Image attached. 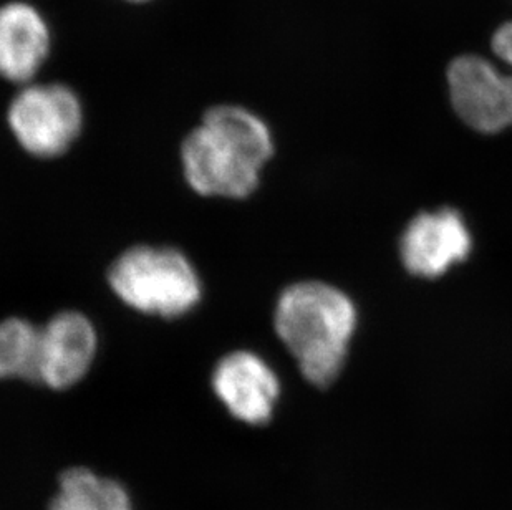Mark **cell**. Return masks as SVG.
<instances>
[{
	"mask_svg": "<svg viewBox=\"0 0 512 510\" xmlns=\"http://www.w3.org/2000/svg\"><path fill=\"white\" fill-rule=\"evenodd\" d=\"M274 154L271 128L244 106L209 108L179 148L184 181L201 198L246 199Z\"/></svg>",
	"mask_w": 512,
	"mask_h": 510,
	"instance_id": "obj_1",
	"label": "cell"
},
{
	"mask_svg": "<svg viewBox=\"0 0 512 510\" xmlns=\"http://www.w3.org/2000/svg\"><path fill=\"white\" fill-rule=\"evenodd\" d=\"M357 312L347 295L324 282H297L277 299L274 328L305 380L327 386L342 370Z\"/></svg>",
	"mask_w": 512,
	"mask_h": 510,
	"instance_id": "obj_2",
	"label": "cell"
},
{
	"mask_svg": "<svg viewBox=\"0 0 512 510\" xmlns=\"http://www.w3.org/2000/svg\"><path fill=\"white\" fill-rule=\"evenodd\" d=\"M107 280L125 307L163 320L186 317L204 297L198 267L183 251L171 246L128 247L108 267Z\"/></svg>",
	"mask_w": 512,
	"mask_h": 510,
	"instance_id": "obj_3",
	"label": "cell"
},
{
	"mask_svg": "<svg viewBox=\"0 0 512 510\" xmlns=\"http://www.w3.org/2000/svg\"><path fill=\"white\" fill-rule=\"evenodd\" d=\"M489 49L501 65L481 53L451 58L446 82L456 115L481 133H498L512 125V20H504L489 37Z\"/></svg>",
	"mask_w": 512,
	"mask_h": 510,
	"instance_id": "obj_4",
	"label": "cell"
},
{
	"mask_svg": "<svg viewBox=\"0 0 512 510\" xmlns=\"http://www.w3.org/2000/svg\"><path fill=\"white\" fill-rule=\"evenodd\" d=\"M83 125L82 100L65 83H27L7 108V126L15 143L37 159L68 153L82 135Z\"/></svg>",
	"mask_w": 512,
	"mask_h": 510,
	"instance_id": "obj_5",
	"label": "cell"
},
{
	"mask_svg": "<svg viewBox=\"0 0 512 510\" xmlns=\"http://www.w3.org/2000/svg\"><path fill=\"white\" fill-rule=\"evenodd\" d=\"M100 337L92 318L78 310H62L40 325L37 385L70 390L92 370Z\"/></svg>",
	"mask_w": 512,
	"mask_h": 510,
	"instance_id": "obj_6",
	"label": "cell"
},
{
	"mask_svg": "<svg viewBox=\"0 0 512 510\" xmlns=\"http://www.w3.org/2000/svg\"><path fill=\"white\" fill-rule=\"evenodd\" d=\"M211 388L232 418L251 426L269 423L281 395L279 376L272 366L259 353L242 348L216 361Z\"/></svg>",
	"mask_w": 512,
	"mask_h": 510,
	"instance_id": "obj_7",
	"label": "cell"
},
{
	"mask_svg": "<svg viewBox=\"0 0 512 510\" xmlns=\"http://www.w3.org/2000/svg\"><path fill=\"white\" fill-rule=\"evenodd\" d=\"M469 251L468 227L461 214L450 207L416 216L401 237V259L406 269L428 279L445 274L451 265L466 259Z\"/></svg>",
	"mask_w": 512,
	"mask_h": 510,
	"instance_id": "obj_8",
	"label": "cell"
},
{
	"mask_svg": "<svg viewBox=\"0 0 512 510\" xmlns=\"http://www.w3.org/2000/svg\"><path fill=\"white\" fill-rule=\"evenodd\" d=\"M52 49L44 15L24 0L0 5V78L24 87L39 75Z\"/></svg>",
	"mask_w": 512,
	"mask_h": 510,
	"instance_id": "obj_9",
	"label": "cell"
},
{
	"mask_svg": "<svg viewBox=\"0 0 512 510\" xmlns=\"http://www.w3.org/2000/svg\"><path fill=\"white\" fill-rule=\"evenodd\" d=\"M49 510H133L120 482L100 477L85 467H72L58 481Z\"/></svg>",
	"mask_w": 512,
	"mask_h": 510,
	"instance_id": "obj_10",
	"label": "cell"
},
{
	"mask_svg": "<svg viewBox=\"0 0 512 510\" xmlns=\"http://www.w3.org/2000/svg\"><path fill=\"white\" fill-rule=\"evenodd\" d=\"M39 348L40 325L24 317L0 320V380L37 385Z\"/></svg>",
	"mask_w": 512,
	"mask_h": 510,
	"instance_id": "obj_11",
	"label": "cell"
},
{
	"mask_svg": "<svg viewBox=\"0 0 512 510\" xmlns=\"http://www.w3.org/2000/svg\"><path fill=\"white\" fill-rule=\"evenodd\" d=\"M128 2H135V4H143L146 0H128Z\"/></svg>",
	"mask_w": 512,
	"mask_h": 510,
	"instance_id": "obj_12",
	"label": "cell"
}]
</instances>
